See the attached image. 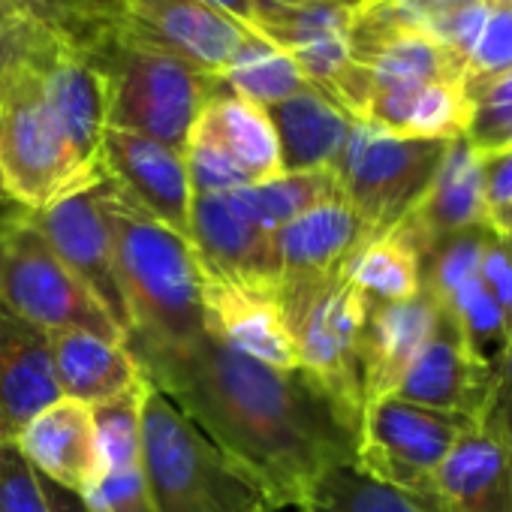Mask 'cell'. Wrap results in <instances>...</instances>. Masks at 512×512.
Listing matches in <instances>:
<instances>
[{"label": "cell", "mask_w": 512, "mask_h": 512, "mask_svg": "<svg viewBox=\"0 0 512 512\" xmlns=\"http://www.w3.org/2000/svg\"><path fill=\"white\" fill-rule=\"evenodd\" d=\"M127 350L142 377L281 509H296L329 467L356 461V428L299 368H269L205 332L175 344L130 338Z\"/></svg>", "instance_id": "cell-1"}, {"label": "cell", "mask_w": 512, "mask_h": 512, "mask_svg": "<svg viewBox=\"0 0 512 512\" xmlns=\"http://www.w3.org/2000/svg\"><path fill=\"white\" fill-rule=\"evenodd\" d=\"M46 34V25L22 16L0 25V184L25 211H43L97 184L79 166L49 106L40 73Z\"/></svg>", "instance_id": "cell-2"}, {"label": "cell", "mask_w": 512, "mask_h": 512, "mask_svg": "<svg viewBox=\"0 0 512 512\" xmlns=\"http://www.w3.org/2000/svg\"><path fill=\"white\" fill-rule=\"evenodd\" d=\"M103 199L133 317L130 338L175 344L202 335V263L193 241L139 208L109 178Z\"/></svg>", "instance_id": "cell-3"}, {"label": "cell", "mask_w": 512, "mask_h": 512, "mask_svg": "<svg viewBox=\"0 0 512 512\" xmlns=\"http://www.w3.org/2000/svg\"><path fill=\"white\" fill-rule=\"evenodd\" d=\"M142 473L154 512H278L266 485L145 380Z\"/></svg>", "instance_id": "cell-4"}, {"label": "cell", "mask_w": 512, "mask_h": 512, "mask_svg": "<svg viewBox=\"0 0 512 512\" xmlns=\"http://www.w3.org/2000/svg\"><path fill=\"white\" fill-rule=\"evenodd\" d=\"M97 52L112 76L109 127L184 154L202 106L220 88V76H208L181 58L124 34L118 22L97 43Z\"/></svg>", "instance_id": "cell-5"}, {"label": "cell", "mask_w": 512, "mask_h": 512, "mask_svg": "<svg viewBox=\"0 0 512 512\" xmlns=\"http://www.w3.org/2000/svg\"><path fill=\"white\" fill-rule=\"evenodd\" d=\"M278 296L299 347V371L359 431L365 413L362 335L371 311L368 299L347 278Z\"/></svg>", "instance_id": "cell-6"}, {"label": "cell", "mask_w": 512, "mask_h": 512, "mask_svg": "<svg viewBox=\"0 0 512 512\" xmlns=\"http://www.w3.org/2000/svg\"><path fill=\"white\" fill-rule=\"evenodd\" d=\"M0 302L46 332L76 329L124 344L109 314L67 272L19 205L0 217Z\"/></svg>", "instance_id": "cell-7"}, {"label": "cell", "mask_w": 512, "mask_h": 512, "mask_svg": "<svg viewBox=\"0 0 512 512\" xmlns=\"http://www.w3.org/2000/svg\"><path fill=\"white\" fill-rule=\"evenodd\" d=\"M449 142L404 139L356 121L332 166L341 196L368 226L371 238L398 229L428 193Z\"/></svg>", "instance_id": "cell-8"}, {"label": "cell", "mask_w": 512, "mask_h": 512, "mask_svg": "<svg viewBox=\"0 0 512 512\" xmlns=\"http://www.w3.org/2000/svg\"><path fill=\"white\" fill-rule=\"evenodd\" d=\"M473 422L398 395L371 401L356 431V467L377 482L431 500L437 470Z\"/></svg>", "instance_id": "cell-9"}, {"label": "cell", "mask_w": 512, "mask_h": 512, "mask_svg": "<svg viewBox=\"0 0 512 512\" xmlns=\"http://www.w3.org/2000/svg\"><path fill=\"white\" fill-rule=\"evenodd\" d=\"M103 190H106V178L97 181L94 187L58 199L43 211H28V214L34 226L43 232V238L49 241V247L58 253V260L67 266V272L94 296V302L109 314V320L118 326V332L127 341L133 332V317L118 275L115 238H112Z\"/></svg>", "instance_id": "cell-10"}, {"label": "cell", "mask_w": 512, "mask_h": 512, "mask_svg": "<svg viewBox=\"0 0 512 512\" xmlns=\"http://www.w3.org/2000/svg\"><path fill=\"white\" fill-rule=\"evenodd\" d=\"M40 73L55 121L79 166L103 181V136L109 130L112 76L97 46H82L49 31L40 46Z\"/></svg>", "instance_id": "cell-11"}, {"label": "cell", "mask_w": 512, "mask_h": 512, "mask_svg": "<svg viewBox=\"0 0 512 512\" xmlns=\"http://www.w3.org/2000/svg\"><path fill=\"white\" fill-rule=\"evenodd\" d=\"M356 0H253L250 34L263 37L275 49L287 52L305 79L332 97L341 79L353 70L347 28Z\"/></svg>", "instance_id": "cell-12"}, {"label": "cell", "mask_w": 512, "mask_h": 512, "mask_svg": "<svg viewBox=\"0 0 512 512\" xmlns=\"http://www.w3.org/2000/svg\"><path fill=\"white\" fill-rule=\"evenodd\" d=\"M205 335L278 371L299 368V347L278 290L238 284L202 269Z\"/></svg>", "instance_id": "cell-13"}, {"label": "cell", "mask_w": 512, "mask_h": 512, "mask_svg": "<svg viewBox=\"0 0 512 512\" xmlns=\"http://www.w3.org/2000/svg\"><path fill=\"white\" fill-rule=\"evenodd\" d=\"M494 386L497 368L482 362L467 347L455 320L440 308L431 338L407 368L395 395L428 410L461 416L476 425L491 407Z\"/></svg>", "instance_id": "cell-14"}, {"label": "cell", "mask_w": 512, "mask_h": 512, "mask_svg": "<svg viewBox=\"0 0 512 512\" xmlns=\"http://www.w3.org/2000/svg\"><path fill=\"white\" fill-rule=\"evenodd\" d=\"M371 241L368 226L338 193L275 232L278 293L341 281L350 260Z\"/></svg>", "instance_id": "cell-15"}, {"label": "cell", "mask_w": 512, "mask_h": 512, "mask_svg": "<svg viewBox=\"0 0 512 512\" xmlns=\"http://www.w3.org/2000/svg\"><path fill=\"white\" fill-rule=\"evenodd\" d=\"M118 28L208 76H220L244 28L199 0H118Z\"/></svg>", "instance_id": "cell-16"}, {"label": "cell", "mask_w": 512, "mask_h": 512, "mask_svg": "<svg viewBox=\"0 0 512 512\" xmlns=\"http://www.w3.org/2000/svg\"><path fill=\"white\" fill-rule=\"evenodd\" d=\"M103 175L139 208L190 241V181L184 154L154 139L109 127L103 136Z\"/></svg>", "instance_id": "cell-17"}, {"label": "cell", "mask_w": 512, "mask_h": 512, "mask_svg": "<svg viewBox=\"0 0 512 512\" xmlns=\"http://www.w3.org/2000/svg\"><path fill=\"white\" fill-rule=\"evenodd\" d=\"M190 241L208 275L278 290L275 232L247 220L226 193L193 199Z\"/></svg>", "instance_id": "cell-18"}, {"label": "cell", "mask_w": 512, "mask_h": 512, "mask_svg": "<svg viewBox=\"0 0 512 512\" xmlns=\"http://www.w3.org/2000/svg\"><path fill=\"white\" fill-rule=\"evenodd\" d=\"M437 512H512V440L482 416L437 470Z\"/></svg>", "instance_id": "cell-19"}, {"label": "cell", "mask_w": 512, "mask_h": 512, "mask_svg": "<svg viewBox=\"0 0 512 512\" xmlns=\"http://www.w3.org/2000/svg\"><path fill=\"white\" fill-rule=\"evenodd\" d=\"M16 446L40 476L70 491L88 494L103 476L94 407L85 401L58 398L43 407L16 434Z\"/></svg>", "instance_id": "cell-20"}, {"label": "cell", "mask_w": 512, "mask_h": 512, "mask_svg": "<svg viewBox=\"0 0 512 512\" xmlns=\"http://www.w3.org/2000/svg\"><path fill=\"white\" fill-rule=\"evenodd\" d=\"M61 395L49 332L0 302V440L16 434Z\"/></svg>", "instance_id": "cell-21"}, {"label": "cell", "mask_w": 512, "mask_h": 512, "mask_svg": "<svg viewBox=\"0 0 512 512\" xmlns=\"http://www.w3.org/2000/svg\"><path fill=\"white\" fill-rule=\"evenodd\" d=\"M440 305L422 290L407 302L371 305L362 335V386L365 407L395 395L407 368L431 338Z\"/></svg>", "instance_id": "cell-22"}, {"label": "cell", "mask_w": 512, "mask_h": 512, "mask_svg": "<svg viewBox=\"0 0 512 512\" xmlns=\"http://www.w3.org/2000/svg\"><path fill=\"white\" fill-rule=\"evenodd\" d=\"M476 226H485L482 154L467 142V136H458L446 145L428 193L401 229H407L422 253L431 241Z\"/></svg>", "instance_id": "cell-23"}, {"label": "cell", "mask_w": 512, "mask_h": 512, "mask_svg": "<svg viewBox=\"0 0 512 512\" xmlns=\"http://www.w3.org/2000/svg\"><path fill=\"white\" fill-rule=\"evenodd\" d=\"M49 347L64 398L94 407L142 383V368L127 344L91 332L58 329L49 332Z\"/></svg>", "instance_id": "cell-24"}, {"label": "cell", "mask_w": 512, "mask_h": 512, "mask_svg": "<svg viewBox=\"0 0 512 512\" xmlns=\"http://www.w3.org/2000/svg\"><path fill=\"white\" fill-rule=\"evenodd\" d=\"M266 112L278 133L284 172L332 169L356 124L314 85L278 106H269Z\"/></svg>", "instance_id": "cell-25"}, {"label": "cell", "mask_w": 512, "mask_h": 512, "mask_svg": "<svg viewBox=\"0 0 512 512\" xmlns=\"http://www.w3.org/2000/svg\"><path fill=\"white\" fill-rule=\"evenodd\" d=\"M470 103L461 82H431L410 88H374L362 121L404 139L452 142L464 136Z\"/></svg>", "instance_id": "cell-26"}, {"label": "cell", "mask_w": 512, "mask_h": 512, "mask_svg": "<svg viewBox=\"0 0 512 512\" xmlns=\"http://www.w3.org/2000/svg\"><path fill=\"white\" fill-rule=\"evenodd\" d=\"M196 124L205 127L223 145V151L250 178V184L284 175L281 145H278V133H275L269 112L263 106L232 94L223 82L214 91V97L202 106Z\"/></svg>", "instance_id": "cell-27"}, {"label": "cell", "mask_w": 512, "mask_h": 512, "mask_svg": "<svg viewBox=\"0 0 512 512\" xmlns=\"http://www.w3.org/2000/svg\"><path fill=\"white\" fill-rule=\"evenodd\" d=\"M344 278L368 299V305L407 302L422 293V253L407 229L398 226L359 247Z\"/></svg>", "instance_id": "cell-28"}, {"label": "cell", "mask_w": 512, "mask_h": 512, "mask_svg": "<svg viewBox=\"0 0 512 512\" xmlns=\"http://www.w3.org/2000/svg\"><path fill=\"white\" fill-rule=\"evenodd\" d=\"M220 82L232 94L263 106V109L278 106V103L296 97L299 91L311 88V82L305 79V73L287 52L275 49L272 43H266L263 37H256L250 31L244 34L241 46L223 67Z\"/></svg>", "instance_id": "cell-29"}, {"label": "cell", "mask_w": 512, "mask_h": 512, "mask_svg": "<svg viewBox=\"0 0 512 512\" xmlns=\"http://www.w3.org/2000/svg\"><path fill=\"white\" fill-rule=\"evenodd\" d=\"M299 512H437L431 500L371 479L353 461L335 464L314 479Z\"/></svg>", "instance_id": "cell-30"}, {"label": "cell", "mask_w": 512, "mask_h": 512, "mask_svg": "<svg viewBox=\"0 0 512 512\" xmlns=\"http://www.w3.org/2000/svg\"><path fill=\"white\" fill-rule=\"evenodd\" d=\"M338 178L332 169H317V172H284L272 181L247 184L232 193H226L238 211L263 226L269 232H278L299 214L311 211L314 205L338 196Z\"/></svg>", "instance_id": "cell-31"}, {"label": "cell", "mask_w": 512, "mask_h": 512, "mask_svg": "<svg viewBox=\"0 0 512 512\" xmlns=\"http://www.w3.org/2000/svg\"><path fill=\"white\" fill-rule=\"evenodd\" d=\"M368 73L374 88H410L464 79L461 61L419 31H404L383 46L368 64Z\"/></svg>", "instance_id": "cell-32"}, {"label": "cell", "mask_w": 512, "mask_h": 512, "mask_svg": "<svg viewBox=\"0 0 512 512\" xmlns=\"http://www.w3.org/2000/svg\"><path fill=\"white\" fill-rule=\"evenodd\" d=\"M392 4L410 31L431 37L464 67L494 0H392Z\"/></svg>", "instance_id": "cell-33"}, {"label": "cell", "mask_w": 512, "mask_h": 512, "mask_svg": "<svg viewBox=\"0 0 512 512\" xmlns=\"http://www.w3.org/2000/svg\"><path fill=\"white\" fill-rule=\"evenodd\" d=\"M485 235H488V226L461 229V232L431 241L422 250V290L440 308H446L461 290L479 281Z\"/></svg>", "instance_id": "cell-34"}, {"label": "cell", "mask_w": 512, "mask_h": 512, "mask_svg": "<svg viewBox=\"0 0 512 512\" xmlns=\"http://www.w3.org/2000/svg\"><path fill=\"white\" fill-rule=\"evenodd\" d=\"M142 392H145V377L139 386L103 404H94V428H97L103 473L142 464Z\"/></svg>", "instance_id": "cell-35"}, {"label": "cell", "mask_w": 512, "mask_h": 512, "mask_svg": "<svg viewBox=\"0 0 512 512\" xmlns=\"http://www.w3.org/2000/svg\"><path fill=\"white\" fill-rule=\"evenodd\" d=\"M470 103L467 142L485 157L512 148V70L494 79L461 85Z\"/></svg>", "instance_id": "cell-36"}, {"label": "cell", "mask_w": 512, "mask_h": 512, "mask_svg": "<svg viewBox=\"0 0 512 512\" xmlns=\"http://www.w3.org/2000/svg\"><path fill=\"white\" fill-rule=\"evenodd\" d=\"M443 311L455 320L467 347L491 368H500L509 350V329H506L503 311L497 308L491 293L482 287V281L461 290Z\"/></svg>", "instance_id": "cell-37"}, {"label": "cell", "mask_w": 512, "mask_h": 512, "mask_svg": "<svg viewBox=\"0 0 512 512\" xmlns=\"http://www.w3.org/2000/svg\"><path fill=\"white\" fill-rule=\"evenodd\" d=\"M184 169H187V181H190L193 199L223 196V193H232V190L250 184V178L241 172V166L199 124H193V130L187 136V145H184Z\"/></svg>", "instance_id": "cell-38"}, {"label": "cell", "mask_w": 512, "mask_h": 512, "mask_svg": "<svg viewBox=\"0 0 512 512\" xmlns=\"http://www.w3.org/2000/svg\"><path fill=\"white\" fill-rule=\"evenodd\" d=\"M512 70V7L491 4L485 25L467 55L461 85H476Z\"/></svg>", "instance_id": "cell-39"}, {"label": "cell", "mask_w": 512, "mask_h": 512, "mask_svg": "<svg viewBox=\"0 0 512 512\" xmlns=\"http://www.w3.org/2000/svg\"><path fill=\"white\" fill-rule=\"evenodd\" d=\"M0 4H4L13 16L40 22L49 31L64 34V37H70V40H76L82 46H97L118 22V19L103 22V19L85 16L76 7L64 4V0H0Z\"/></svg>", "instance_id": "cell-40"}, {"label": "cell", "mask_w": 512, "mask_h": 512, "mask_svg": "<svg viewBox=\"0 0 512 512\" xmlns=\"http://www.w3.org/2000/svg\"><path fill=\"white\" fill-rule=\"evenodd\" d=\"M0 512H52L40 476L16 440H0Z\"/></svg>", "instance_id": "cell-41"}, {"label": "cell", "mask_w": 512, "mask_h": 512, "mask_svg": "<svg viewBox=\"0 0 512 512\" xmlns=\"http://www.w3.org/2000/svg\"><path fill=\"white\" fill-rule=\"evenodd\" d=\"M85 500L103 512H154L142 464L127 470H109L85 494Z\"/></svg>", "instance_id": "cell-42"}, {"label": "cell", "mask_w": 512, "mask_h": 512, "mask_svg": "<svg viewBox=\"0 0 512 512\" xmlns=\"http://www.w3.org/2000/svg\"><path fill=\"white\" fill-rule=\"evenodd\" d=\"M485 187V226L500 235H512V148L482 157Z\"/></svg>", "instance_id": "cell-43"}, {"label": "cell", "mask_w": 512, "mask_h": 512, "mask_svg": "<svg viewBox=\"0 0 512 512\" xmlns=\"http://www.w3.org/2000/svg\"><path fill=\"white\" fill-rule=\"evenodd\" d=\"M479 281L503 311L506 329H509V344H512V235L491 232L485 235L482 247V266H479Z\"/></svg>", "instance_id": "cell-44"}, {"label": "cell", "mask_w": 512, "mask_h": 512, "mask_svg": "<svg viewBox=\"0 0 512 512\" xmlns=\"http://www.w3.org/2000/svg\"><path fill=\"white\" fill-rule=\"evenodd\" d=\"M485 416L512 440V344L497 368V386H494V398Z\"/></svg>", "instance_id": "cell-45"}, {"label": "cell", "mask_w": 512, "mask_h": 512, "mask_svg": "<svg viewBox=\"0 0 512 512\" xmlns=\"http://www.w3.org/2000/svg\"><path fill=\"white\" fill-rule=\"evenodd\" d=\"M37 476H40V473H37ZM40 485H43V494H46L52 512H103V509L91 506V503L85 500V494L70 491V488H64V485L46 479V476H40Z\"/></svg>", "instance_id": "cell-46"}, {"label": "cell", "mask_w": 512, "mask_h": 512, "mask_svg": "<svg viewBox=\"0 0 512 512\" xmlns=\"http://www.w3.org/2000/svg\"><path fill=\"white\" fill-rule=\"evenodd\" d=\"M199 4L211 7L214 13L232 19L235 25H241L244 31L250 28V19H253V0H199Z\"/></svg>", "instance_id": "cell-47"}, {"label": "cell", "mask_w": 512, "mask_h": 512, "mask_svg": "<svg viewBox=\"0 0 512 512\" xmlns=\"http://www.w3.org/2000/svg\"><path fill=\"white\" fill-rule=\"evenodd\" d=\"M64 4L76 7L79 13L85 16H94V19H103V22H115L118 19V10H112L103 0H64Z\"/></svg>", "instance_id": "cell-48"}, {"label": "cell", "mask_w": 512, "mask_h": 512, "mask_svg": "<svg viewBox=\"0 0 512 512\" xmlns=\"http://www.w3.org/2000/svg\"><path fill=\"white\" fill-rule=\"evenodd\" d=\"M10 205H13V202H10L7 193H4V184H0V217H4V214L10 211ZM13 208H16V205H13Z\"/></svg>", "instance_id": "cell-49"}, {"label": "cell", "mask_w": 512, "mask_h": 512, "mask_svg": "<svg viewBox=\"0 0 512 512\" xmlns=\"http://www.w3.org/2000/svg\"><path fill=\"white\" fill-rule=\"evenodd\" d=\"M10 16H13V13H10V10H7L4 4H0V25H4V22H7Z\"/></svg>", "instance_id": "cell-50"}, {"label": "cell", "mask_w": 512, "mask_h": 512, "mask_svg": "<svg viewBox=\"0 0 512 512\" xmlns=\"http://www.w3.org/2000/svg\"><path fill=\"white\" fill-rule=\"evenodd\" d=\"M494 4H500V7H512V0H494Z\"/></svg>", "instance_id": "cell-51"}, {"label": "cell", "mask_w": 512, "mask_h": 512, "mask_svg": "<svg viewBox=\"0 0 512 512\" xmlns=\"http://www.w3.org/2000/svg\"><path fill=\"white\" fill-rule=\"evenodd\" d=\"M103 4H109L112 10H118V0H103Z\"/></svg>", "instance_id": "cell-52"}, {"label": "cell", "mask_w": 512, "mask_h": 512, "mask_svg": "<svg viewBox=\"0 0 512 512\" xmlns=\"http://www.w3.org/2000/svg\"><path fill=\"white\" fill-rule=\"evenodd\" d=\"M284 4H299V0H284Z\"/></svg>", "instance_id": "cell-53"}]
</instances>
